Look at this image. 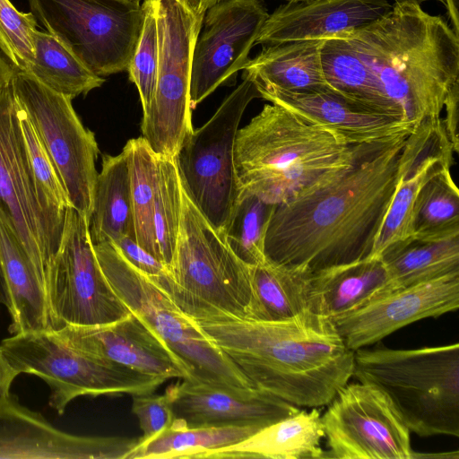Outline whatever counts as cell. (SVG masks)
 <instances>
[{
	"label": "cell",
	"instance_id": "1",
	"mask_svg": "<svg viewBox=\"0 0 459 459\" xmlns=\"http://www.w3.org/2000/svg\"><path fill=\"white\" fill-rule=\"evenodd\" d=\"M409 134L360 145L350 166L275 204L265 233V258L315 273L370 256Z\"/></svg>",
	"mask_w": 459,
	"mask_h": 459
},
{
	"label": "cell",
	"instance_id": "2",
	"mask_svg": "<svg viewBox=\"0 0 459 459\" xmlns=\"http://www.w3.org/2000/svg\"><path fill=\"white\" fill-rule=\"evenodd\" d=\"M195 321L255 387L298 407L330 403L353 376L354 351L310 310L281 321Z\"/></svg>",
	"mask_w": 459,
	"mask_h": 459
},
{
	"label": "cell",
	"instance_id": "3",
	"mask_svg": "<svg viewBox=\"0 0 459 459\" xmlns=\"http://www.w3.org/2000/svg\"><path fill=\"white\" fill-rule=\"evenodd\" d=\"M337 37L359 52L405 121L416 126L440 117L459 79V37L441 16L394 4L381 18Z\"/></svg>",
	"mask_w": 459,
	"mask_h": 459
},
{
	"label": "cell",
	"instance_id": "4",
	"mask_svg": "<svg viewBox=\"0 0 459 459\" xmlns=\"http://www.w3.org/2000/svg\"><path fill=\"white\" fill-rule=\"evenodd\" d=\"M359 146L284 107L267 104L237 132L234 165L239 187L273 204L286 202L350 166Z\"/></svg>",
	"mask_w": 459,
	"mask_h": 459
},
{
	"label": "cell",
	"instance_id": "5",
	"mask_svg": "<svg viewBox=\"0 0 459 459\" xmlns=\"http://www.w3.org/2000/svg\"><path fill=\"white\" fill-rule=\"evenodd\" d=\"M353 376L380 389L411 432L459 437V344L354 351Z\"/></svg>",
	"mask_w": 459,
	"mask_h": 459
},
{
	"label": "cell",
	"instance_id": "6",
	"mask_svg": "<svg viewBox=\"0 0 459 459\" xmlns=\"http://www.w3.org/2000/svg\"><path fill=\"white\" fill-rule=\"evenodd\" d=\"M151 278L195 320L250 318L251 265L233 253L183 186L181 221L172 261L163 274Z\"/></svg>",
	"mask_w": 459,
	"mask_h": 459
},
{
	"label": "cell",
	"instance_id": "7",
	"mask_svg": "<svg viewBox=\"0 0 459 459\" xmlns=\"http://www.w3.org/2000/svg\"><path fill=\"white\" fill-rule=\"evenodd\" d=\"M108 283L127 307L162 340L187 373L186 380L230 387H255L147 274L133 266L111 241L93 245Z\"/></svg>",
	"mask_w": 459,
	"mask_h": 459
},
{
	"label": "cell",
	"instance_id": "8",
	"mask_svg": "<svg viewBox=\"0 0 459 459\" xmlns=\"http://www.w3.org/2000/svg\"><path fill=\"white\" fill-rule=\"evenodd\" d=\"M0 348L18 374L34 375L47 383L48 404L60 415L79 396L151 394L167 380L85 354L49 330L14 333Z\"/></svg>",
	"mask_w": 459,
	"mask_h": 459
},
{
	"label": "cell",
	"instance_id": "9",
	"mask_svg": "<svg viewBox=\"0 0 459 459\" xmlns=\"http://www.w3.org/2000/svg\"><path fill=\"white\" fill-rule=\"evenodd\" d=\"M255 98L261 96L255 84L243 77L212 117L185 139L175 156L185 192L222 236L240 194L235 138L247 107Z\"/></svg>",
	"mask_w": 459,
	"mask_h": 459
},
{
	"label": "cell",
	"instance_id": "10",
	"mask_svg": "<svg viewBox=\"0 0 459 459\" xmlns=\"http://www.w3.org/2000/svg\"><path fill=\"white\" fill-rule=\"evenodd\" d=\"M31 13L95 74L127 70L141 34V3L123 0H28Z\"/></svg>",
	"mask_w": 459,
	"mask_h": 459
},
{
	"label": "cell",
	"instance_id": "11",
	"mask_svg": "<svg viewBox=\"0 0 459 459\" xmlns=\"http://www.w3.org/2000/svg\"><path fill=\"white\" fill-rule=\"evenodd\" d=\"M159 36L156 89L143 115V137L159 156L175 158L194 130L190 76L195 44L203 22L181 0H153Z\"/></svg>",
	"mask_w": 459,
	"mask_h": 459
},
{
	"label": "cell",
	"instance_id": "12",
	"mask_svg": "<svg viewBox=\"0 0 459 459\" xmlns=\"http://www.w3.org/2000/svg\"><path fill=\"white\" fill-rule=\"evenodd\" d=\"M13 74V65L0 56V206L11 218L46 292L62 229L39 197L19 124Z\"/></svg>",
	"mask_w": 459,
	"mask_h": 459
},
{
	"label": "cell",
	"instance_id": "13",
	"mask_svg": "<svg viewBox=\"0 0 459 459\" xmlns=\"http://www.w3.org/2000/svg\"><path fill=\"white\" fill-rule=\"evenodd\" d=\"M49 331L115 322L131 313L103 273L85 215L66 209L58 249L46 284Z\"/></svg>",
	"mask_w": 459,
	"mask_h": 459
},
{
	"label": "cell",
	"instance_id": "14",
	"mask_svg": "<svg viewBox=\"0 0 459 459\" xmlns=\"http://www.w3.org/2000/svg\"><path fill=\"white\" fill-rule=\"evenodd\" d=\"M13 86L19 106L49 154L70 204L85 215L92 210L100 153L94 133L77 116L70 97L56 92L28 73L14 69Z\"/></svg>",
	"mask_w": 459,
	"mask_h": 459
},
{
	"label": "cell",
	"instance_id": "15",
	"mask_svg": "<svg viewBox=\"0 0 459 459\" xmlns=\"http://www.w3.org/2000/svg\"><path fill=\"white\" fill-rule=\"evenodd\" d=\"M321 416L326 457L411 459V431L388 398L375 385L346 384Z\"/></svg>",
	"mask_w": 459,
	"mask_h": 459
},
{
	"label": "cell",
	"instance_id": "16",
	"mask_svg": "<svg viewBox=\"0 0 459 459\" xmlns=\"http://www.w3.org/2000/svg\"><path fill=\"white\" fill-rule=\"evenodd\" d=\"M268 16L264 0H222L205 13L192 56V109L246 67Z\"/></svg>",
	"mask_w": 459,
	"mask_h": 459
},
{
	"label": "cell",
	"instance_id": "17",
	"mask_svg": "<svg viewBox=\"0 0 459 459\" xmlns=\"http://www.w3.org/2000/svg\"><path fill=\"white\" fill-rule=\"evenodd\" d=\"M459 307V272L378 295L332 318L351 351L380 342L394 331Z\"/></svg>",
	"mask_w": 459,
	"mask_h": 459
},
{
	"label": "cell",
	"instance_id": "18",
	"mask_svg": "<svg viewBox=\"0 0 459 459\" xmlns=\"http://www.w3.org/2000/svg\"><path fill=\"white\" fill-rule=\"evenodd\" d=\"M138 439L85 437L55 428L15 394L0 398V458L126 459Z\"/></svg>",
	"mask_w": 459,
	"mask_h": 459
},
{
	"label": "cell",
	"instance_id": "19",
	"mask_svg": "<svg viewBox=\"0 0 459 459\" xmlns=\"http://www.w3.org/2000/svg\"><path fill=\"white\" fill-rule=\"evenodd\" d=\"M454 149L442 118L428 117L407 135L400 156L399 178L371 255L412 237V212L418 195L433 176L451 168Z\"/></svg>",
	"mask_w": 459,
	"mask_h": 459
},
{
	"label": "cell",
	"instance_id": "20",
	"mask_svg": "<svg viewBox=\"0 0 459 459\" xmlns=\"http://www.w3.org/2000/svg\"><path fill=\"white\" fill-rule=\"evenodd\" d=\"M52 332L61 342L79 351L137 372L166 379L188 378L182 364L162 340L132 311L112 323L68 325Z\"/></svg>",
	"mask_w": 459,
	"mask_h": 459
},
{
	"label": "cell",
	"instance_id": "21",
	"mask_svg": "<svg viewBox=\"0 0 459 459\" xmlns=\"http://www.w3.org/2000/svg\"><path fill=\"white\" fill-rule=\"evenodd\" d=\"M174 416L187 427L255 426L263 429L300 409L256 387H230L186 379L165 391Z\"/></svg>",
	"mask_w": 459,
	"mask_h": 459
},
{
	"label": "cell",
	"instance_id": "22",
	"mask_svg": "<svg viewBox=\"0 0 459 459\" xmlns=\"http://www.w3.org/2000/svg\"><path fill=\"white\" fill-rule=\"evenodd\" d=\"M391 8L387 0L288 1L269 14L255 44L337 37L375 22Z\"/></svg>",
	"mask_w": 459,
	"mask_h": 459
},
{
	"label": "cell",
	"instance_id": "23",
	"mask_svg": "<svg viewBox=\"0 0 459 459\" xmlns=\"http://www.w3.org/2000/svg\"><path fill=\"white\" fill-rule=\"evenodd\" d=\"M257 91L261 98L334 132L352 146L385 141L409 134L415 127L411 123L369 112L329 91L290 92L273 88Z\"/></svg>",
	"mask_w": 459,
	"mask_h": 459
},
{
	"label": "cell",
	"instance_id": "24",
	"mask_svg": "<svg viewBox=\"0 0 459 459\" xmlns=\"http://www.w3.org/2000/svg\"><path fill=\"white\" fill-rule=\"evenodd\" d=\"M0 267L10 333L49 330L45 289L19 240L9 215L0 206Z\"/></svg>",
	"mask_w": 459,
	"mask_h": 459
},
{
	"label": "cell",
	"instance_id": "25",
	"mask_svg": "<svg viewBox=\"0 0 459 459\" xmlns=\"http://www.w3.org/2000/svg\"><path fill=\"white\" fill-rule=\"evenodd\" d=\"M323 42L324 39H304L264 45L243 69V77L249 79L257 90L331 91L322 68Z\"/></svg>",
	"mask_w": 459,
	"mask_h": 459
},
{
	"label": "cell",
	"instance_id": "26",
	"mask_svg": "<svg viewBox=\"0 0 459 459\" xmlns=\"http://www.w3.org/2000/svg\"><path fill=\"white\" fill-rule=\"evenodd\" d=\"M388 273L381 257L368 256L311 275L308 310L330 319L384 293Z\"/></svg>",
	"mask_w": 459,
	"mask_h": 459
},
{
	"label": "cell",
	"instance_id": "27",
	"mask_svg": "<svg viewBox=\"0 0 459 459\" xmlns=\"http://www.w3.org/2000/svg\"><path fill=\"white\" fill-rule=\"evenodd\" d=\"M325 437L321 413L316 407L268 425L235 445L210 453L207 459L325 457L320 443Z\"/></svg>",
	"mask_w": 459,
	"mask_h": 459
},
{
	"label": "cell",
	"instance_id": "28",
	"mask_svg": "<svg viewBox=\"0 0 459 459\" xmlns=\"http://www.w3.org/2000/svg\"><path fill=\"white\" fill-rule=\"evenodd\" d=\"M321 62L332 92L369 112L405 121L400 109L383 91L371 68L347 39H325Z\"/></svg>",
	"mask_w": 459,
	"mask_h": 459
},
{
	"label": "cell",
	"instance_id": "29",
	"mask_svg": "<svg viewBox=\"0 0 459 459\" xmlns=\"http://www.w3.org/2000/svg\"><path fill=\"white\" fill-rule=\"evenodd\" d=\"M313 273L266 259L251 265L250 320L281 321L308 310Z\"/></svg>",
	"mask_w": 459,
	"mask_h": 459
},
{
	"label": "cell",
	"instance_id": "30",
	"mask_svg": "<svg viewBox=\"0 0 459 459\" xmlns=\"http://www.w3.org/2000/svg\"><path fill=\"white\" fill-rule=\"evenodd\" d=\"M92 244L115 241L124 235L134 238L127 160L119 154L103 155L89 219Z\"/></svg>",
	"mask_w": 459,
	"mask_h": 459
},
{
	"label": "cell",
	"instance_id": "31",
	"mask_svg": "<svg viewBox=\"0 0 459 459\" xmlns=\"http://www.w3.org/2000/svg\"><path fill=\"white\" fill-rule=\"evenodd\" d=\"M380 257L388 273L386 293L459 272V237L442 241L411 237L388 247Z\"/></svg>",
	"mask_w": 459,
	"mask_h": 459
},
{
	"label": "cell",
	"instance_id": "32",
	"mask_svg": "<svg viewBox=\"0 0 459 459\" xmlns=\"http://www.w3.org/2000/svg\"><path fill=\"white\" fill-rule=\"evenodd\" d=\"M260 429L255 426L187 427L175 418L167 429L137 443L126 459H207L212 451L241 442Z\"/></svg>",
	"mask_w": 459,
	"mask_h": 459
},
{
	"label": "cell",
	"instance_id": "33",
	"mask_svg": "<svg viewBox=\"0 0 459 459\" xmlns=\"http://www.w3.org/2000/svg\"><path fill=\"white\" fill-rule=\"evenodd\" d=\"M51 90L74 99L105 82L95 74L62 40L36 30L34 58L27 72Z\"/></svg>",
	"mask_w": 459,
	"mask_h": 459
},
{
	"label": "cell",
	"instance_id": "34",
	"mask_svg": "<svg viewBox=\"0 0 459 459\" xmlns=\"http://www.w3.org/2000/svg\"><path fill=\"white\" fill-rule=\"evenodd\" d=\"M445 168L423 186L412 212V238L442 241L459 237V193Z\"/></svg>",
	"mask_w": 459,
	"mask_h": 459
},
{
	"label": "cell",
	"instance_id": "35",
	"mask_svg": "<svg viewBox=\"0 0 459 459\" xmlns=\"http://www.w3.org/2000/svg\"><path fill=\"white\" fill-rule=\"evenodd\" d=\"M123 152L130 176L134 239L158 259L153 224L157 154L143 136L130 139Z\"/></svg>",
	"mask_w": 459,
	"mask_h": 459
},
{
	"label": "cell",
	"instance_id": "36",
	"mask_svg": "<svg viewBox=\"0 0 459 459\" xmlns=\"http://www.w3.org/2000/svg\"><path fill=\"white\" fill-rule=\"evenodd\" d=\"M275 204L240 189L224 238L233 253L247 265L264 263V238Z\"/></svg>",
	"mask_w": 459,
	"mask_h": 459
},
{
	"label": "cell",
	"instance_id": "37",
	"mask_svg": "<svg viewBox=\"0 0 459 459\" xmlns=\"http://www.w3.org/2000/svg\"><path fill=\"white\" fill-rule=\"evenodd\" d=\"M182 213V184L175 158L157 155L153 224L158 259L168 267L173 258Z\"/></svg>",
	"mask_w": 459,
	"mask_h": 459
},
{
	"label": "cell",
	"instance_id": "38",
	"mask_svg": "<svg viewBox=\"0 0 459 459\" xmlns=\"http://www.w3.org/2000/svg\"><path fill=\"white\" fill-rule=\"evenodd\" d=\"M17 111L26 153L39 200L47 213L63 230L66 209L72 206L67 193L32 123L18 102Z\"/></svg>",
	"mask_w": 459,
	"mask_h": 459
},
{
	"label": "cell",
	"instance_id": "39",
	"mask_svg": "<svg viewBox=\"0 0 459 459\" xmlns=\"http://www.w3.org/2000/svg\"><path fill=\"white\" fill-rule=\"evenodd\" d=\"M142 6V30L127 71L130 81L137 87L144 115L150 109L156 89L159 36L153 0H143Z\"/></svg>",
	"mask_w": 459,
	"mask_h": 459
},
{
	"label": "cell",
	"instance_id": "40",
	"mask_svg": "<svg viewBox=\"0 0 459 459\" xmlns=\"http://www.w3.org/2000/svg\"><path fill=\"white\" fill-rule=\"evenodd\" d=\"M37 20L31 13L0 0V50L15 70L27 72L34 58Z\"/></svg>",
	"mask_w": 459,
	"mask_h": 459
},
{
	"label": "cell",
	"instance_id": "41",
	"mask_svg": "<svg viewBox=\"0 0 459 459\" xmlns=\"http://www.w3.org/2000/svg\"><path fill=\"white\" fill-rule=\"evenodd\" d=\"M132 411L143 430L138 443L153 438L170 427L175 419L172 403L166 392L161 395L152 393L133 395Z\"/></svg>",
	"mask_w": 459,
	"mask_h": 459
},
{
	"label": "cell",
	"instance_id": "42",
	"mask_svg": "<svg viewBox=\"0 0 459 459\" xmlns=\"http://www.w3.org/2000/svg\"><path fill=\"white\" fill-rule=\"evenodd\" d=\"M111 242L133 266L148 276L158 277L165 273L166 266L143 248L134 238L124 235Z\"/></svg>",
	"mask_w": 459,
	"mask_h": 459
},
{
	"label": "cell",
	"instance_id": "43",
	"mask_svg": "<svg viewBox=\"0 0 459 459\" xmlns=\"http://www.w3.org/2000/svg\"><path fill=\"white\" fill-rule=\"evenodd\" d=\"M458 105H459V79L455 82L446 96L444 108L445 119H442L445 130L453 146L455 153L459 152L458 139Z\"/></svg>",
	"mask_w": 459,
	"mask_h": 459
},
{
	"label": "cell",
	"instance_id": "44",
	"mask_svg": "<svg viewBox=\"0 0 459 459\" xmlns=\"http://www.w3.org/2000/svg\"><path fill=\"white\" fill-rule=\"evenodd\" d=\"M18 375L0 348V398L10 393L11 385Z\"/></svg>",
	"mask_w": 459,
	"mask_h": 459
},
{
	"label": "cell",
	"instance_id": "45",
	"mask_svg": "<svg viewBox=\"0 0 459 459\" xmlns=\"http://www.w3.org/2000/svg\"><path fill=\"white\" fill-rule=\"evenodd\" d=\"M187 10L195 17V19L203 22L205 13L214 4L222 0H181Z\"/></svg>",
	"mask_w": 459,
	"mask_h": 459
},
{
	"label": "cell",
	"instance_id": "46",
	"mask_svg": "<svg viewBox=\"0 0 459 459\" xmlns=\"http://www.w3.org/2000/svg\"><path fill=\"white\" fill-rule=\"evenodd\" d=\"M448 15L452 22V28L455 33L459 37V0H445Z\"/></svg>",
	"mask_w": 459,
	"mask_h": 459
},
{
	"label": "cell",
	"instance_id": "47",
	"mask_svg": "<svg viewBox=\"0 0 459 459\" xmlns=\"http://www.w3.org/2000/svg\"><path fill=\"white\" fill-rule=\"evenodd\" d=\"M426 1H429V0H394V2H395L394 4H412V5L420 6V4ZM435 1H438L445 4V0H435Z\"/></svg>",
	"mask_w": 459,
	"mask_h": 459
},
{
	"label": "cell",
	"instance_id": "48",
	"mask_svg": "<svg viewBox=\"0 0 459 459\" xmlns=\"http://www.w3.org/2000/svg\"><path fill=\"white\" fill-rule=\"evenodd\" d=\"M5 303V292H4V285L3 275L0 267V306H4Z\"/></svg>",
	"mask_w": 459,
	"mask_h": 459
},
{
	"label": "cell",
	"instance_id": "49",
	"mask_svg": "<svg viewBox=\"0 0 459 459\" xmlns=\"http://www.w3.org/2000/svg\"><path fill=\"white\" fill-rule=\"evenodd\" d=\"M127 2L141 3V0H123Z\"/></svg>",
	"mask_w": 459,
	"mask_h": 459
},
{
	"label": "cell",
	"instance_id": "50",
	"mask_svg": "<svg viewBox=\"0 0 459 459\" xmlns=\"http://www.w3.org/2000/svg\"><path fill=\"white\" fill-rule=\"evenodd\" d=\"M287 1H291V0H287ZM293 1H296V0H293Z\"/></svg>",
	"mask_w": 459,
	"mask_h": 459
}]
</instances>
